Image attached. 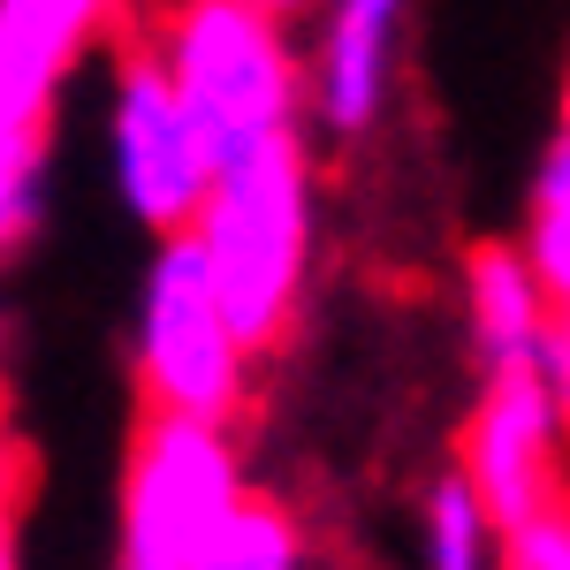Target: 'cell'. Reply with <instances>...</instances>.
<instances>
[{
	"mask_svg": "<svg viewBox=\"0 0 570 570\" xmlns=\"http://www.w3.org/2000/svg\"><path fill=\"white\" fill-rule=\"evenodd\" d=\"M244 365L252 343L228 327L220 289L206 274L198 236L183 228L160 244V259L145 274V305H137V373L153 411H183V419H214L228 426L244 403Z\"/></svg>",
	"mask_w": 570,
	"mask_h": 570,
	"instance_id": "cell-4",
	"label": "cell"
},
{
	"mask_svg": "<svg viewBox=\"0 0 570 570\" xmlns=\"http://www.w3.org/2000/svg\"><path fill=\"white\" fill-rule=\"evenodd\" d=\"M563 115H570V107H563ZM563 130H570V122H563Z\"/></svg>",
	"mask_w": 570,
	"mask_h": 570,
	"instance_id": "cell-20",
	"label": "cell"
},
{
	"mask_svg": "<svg viewBox=\"0 0 570 570\" xmlns=\"http://www.w3.org/2000/svg\"><path fill=\"white\" fill-rule=\"evenodd\" d=\"M0 570H16V540H8V518H0Z\"/></svg>",
	"mask_w": 570,
	"mask_h": 570,
	"instance_id": "cell-18",
	"label": "cell"
},
{
	"mask_svg": "<svg viewBox=\"0 0 570 570\" xmlns=\"http://www.w3.org/2000/svg\"><path fill=\"white\" fill-rule=\"evenodd\" d=\"M206 274L220 289L228 327L266 351L289 312H297V282H305V252H312V176H305V145L274 137L252 160L220 168L206 206L190 220Z\"/></svg>",
	"mask_w": 570,
	"mask_h": 570,
	"instance_id": "cell-1",
	"label": "cell"
},
{
	"mask_svg": "<svg viewBox=\"0 0 570 570\" xmlns=\"http://www.w3.org/2000/svg\"><path fill=\"white\" fill-rule=\"evenodd\" d=\"M259 8H274V16H297V8H320V0H259Z\"/></svg>",
	"mask_w": 570,
	"mask_h": 570,
	"instance_id": "cell-17",
	"label": "cell"
},
{
	"mask_svg": "<svg viewBox=\"0 0 570 570\" xmlns=\"http://www.w3.org/2000/svg\"><path fill=\"white\" fill-rule=\"evenodd\" d=\"M494 540H502V525L480 502V487L464 480V472H449L426 494V570H487Z\"/></svg>",
	"mask_w": 570,
	"mask_h": 570,
	"instance_id": "cell-10",
	"label": "cell"
},
{
	"mask_svg": "<svg viewBox=\"0 0 570 570\" xmlns=\"http://www.w3.org/2000/svg\"><path fill=\"white\" fill-rule=\"evenodd\" d=\"M107 160H115V190L145 228L160 236H183L206 190H214L220 160L198 115L183 107L176 77L160 53H130L122 77H115V107H107Z\"/></svg>",
	"mask_w": 570,
	"mask_h": 570,
	"instance_id": "cell-5",
	"label": "cell"
},
{
	"mask_svg": "<svg viewBox=\"0 0 570 570\" xmlns=\"http://www.w3.org/2000/svg\"><path fill=\"white\" fill-rule=\"evenodd\" d=\"M99 16L77 0H0V122L8 130H46L53 91L77 69Z\"/></svg>",
	"mask_w": 570,
	"mask_h": 570,
	"instance_id": "cell-7",
	"label": "cell"
},
{
	"mask_svg": "<svg viewBox=\"0 0 570 570\" xmlns=\"http://www.w3.org/2000/svg\"><path fill=\"white\" fill-rule=\"evenodd\" d=\"M160 61L176 77L183 107L214 145L220 168L252 160L274 137H297V69L282 46V16L259 0H176Z\"/></svg>",
	"mask_w": 570,
	"mask_h": 570,
	"instance_id": "cell-2",
	"label": "cell"
},
{
	"mask_svg": "<svg viewBox=\"0 0 570 570\" xmlns=\"http://www.w3.org/2000/svg\"><path fill=\"white\" fill-rule=\"evenodd\" d=\"M236 510L244 472L228 426L153 411L122 472V570H214V548Z\"/></svg>",
	"mask_w": 570,
	"mask_h": 570,
	"instance_id": "cell-3",
	"label": "cell"
},
{
	"mask_svg": "<svg viewBox=\"0 0 570 570\" xmlns=\"http://www.w3.org/2000/svg\"><path fill=\"white\" fill-rule=\"evenodd\" d=\"M8 494H16V449H8V426H0V518H8Z\"/></svg>",
	"mask_w": 570,
	"mask_h": 570,
	"instance_id": "cell-16",
	"label": "cell"
},
{
	"mask_svg": "<svg viewBox=\"0 0 570 570\" xmlns=\"http://www.w3.org/2000/svg\"><path fill=\"white\" fill-rule=\"evenodd\" d=\"M472 343H480L487 373L510 365H548V335H556V297L540 282L532 252L518 244H487L472 252Z\"/></svg>",
	"mask_w": 570,
	"mask_h": 570,
	"instance_id": "cell-8",
	"label": "cell"
},
{
	"mask_svg": "<svg viewBox=\"0 0 570 570\" xmlns=\"http://www.w3.org/2000/svg\"><path fill=\"white\" fill-rule=\"evenodd\" d=\"M532 266L548 282L556 312H570V130L548 145L540 160V183H532V236H525Z\"/></svg>",
	"mask_w": 570,
	"mask_h": 570,
	"instance_id": "cell-11",
	"label": "cell"
},
{
	"mask_svg": "<svg viewBox=\"0 0 570 570\" xmlns=\"http://www.w3.org/2000/svg\"><path fill=\"white\" fill-rule=\"evenodd\" d=\"M77 8H85V16H99V23H107V8H115V0H77Z\"/></svg>",
	"mask_w": 570,
	"mask_h": 570,
	"instance_id": "cell-19",
	"label": "cell"
},
{
	"mask_svg": "<svg viewBox=\"0 0 570 570\" xmlns=\"http://www.w3.org/2000/svg\"><path fill=\"white\" fill-rule=\"evenodd\" d=\"M214 570H305V548H297V525L259 502V494H244V510L228 518L214 548Z\"/></svg>",
	"mask_w": 570,
	"mask_h": 570,
	"instance_id": "cell-12",
	"label": "cell"
},
{
	"mask_svg": "<svg viewBox=\"0 0 570 570\" xmlns=\"http://www.w3.org/2000/svg\"><path fill=\"white\" fill-rule=\"evenodd\" d=\"M548 381H556L563 419H570V312H556V335H548Z\"/></svg>",
	"mask_w": 570,
	"mask_h": 570,
	"instance_id": "cell-15",
	"label": "cell"
},
{
	"mask_svg": "<svg viewBox=\"0 0 570 570\" xmlns=\"http://www.w3.org/2000/svg\"><path fill=\"white\" fill-rule=\"evenodd\" d=\"M502 570H570V487L548 494L532 518L502 525Z\"/></svg>",
	"mask_w": 570,
	"mask_h": 570,
	"instance_id": "cell-14",
	"label": "cell"
},
{
	"mask_svg": "<svg viewBox=\"0 0 570 570\" xmlns=\"http://www.w3.org/2000/svg\"><path fill=\"white\" fill-rule=\"evenodd\" d=\"M39 160H46V130H8L0 122V252L39 214Z\"/></svg>",
	"mask_w": 570,
	"mask_h": 570,
	"instance_id": "cell-13",
	"label": "cell"
},
{
	"mask_svg": "<svg viewBox=\"0 0 570 570\" xmlns=\"http://www.w3.org/2000/svg\"><path fill=\"white\" fill-rule=\"evenodd\" d=\"M403 8H411V0H335V16H327V46H320V77H312L327 130L357 137L373 115H381L389 46H395Z\"/></svg>",
	"mask_w": 570,
	"mask_h": 570,
	"instance_id": "cell-9",
	"label": "cell"
},
{
	"mask_svg": "<svg viewBox=\"0 0 570 570\" xmlns=\"http://www.w3.org/2000/svg\"><path fill=\"white\" fill-rule=\"evenodd\" d=\"M563 395L548 381V365H510L487 373V395L464 434V480L480 487L494 525L532 518L548 494H563Z\"/></svg>",
	"mask_w": 570,
	"mask_h": 570,
	"instance_id": "cell-6",
	"label": "cell"
}]
</instances>
